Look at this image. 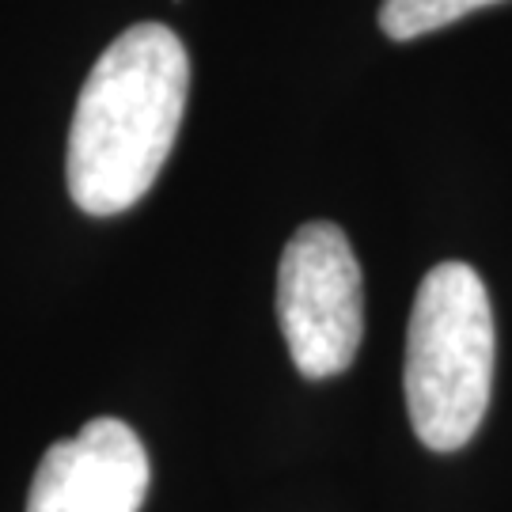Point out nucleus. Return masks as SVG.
<instances>
[{"label":"nucleus","mask_w":512,"mask_h":512,"mask_svg":"<svg viewBox=\"0 0 512 512\" xmlns=\"http://www.w3.org/2000/svg\"><path fill=\"white\" fill-rule=\"evenodd\" d=\"M501 0H384L380 4V31L395 42L433 35L440 27L471 16L478 8H490Z\"/></svg>","instance_id":"obj_5"},{"label":"nucleus","mask_w":512,"mask_h":512,"mask_svg":"<svg viewBox=\"0 0 512 512\" xmlns=\"http://www.w3.org/2000/svg\"><path fill=\"white\" fill-rule=\"evenodd\" d=\"M190 57L164 23H137L110 42L76 99L65 179L88 217H118L160 179L183 126Z\"/></svg>","instance_id":"obj_1"},{"label":"nucleus","mask_w":512,"mask_h":512,"mask_svg":"<svg viewBox=\"0 0 512 512\" xmlns=\"http://www.w3.org/2000/svg\"><path fill=\"white\" fill-rule=\"evenodd\" d=\"M494 308L467 262L421 277L406 330V410L425 448L456 452L478 433L494 391Z\"/></svg>","instance_id":"obj_2"},{"label":"nucleus","mask_w":512,"mask_h":512,"mask_svg":"<svg viewBox=\"0 0 512 512\" xmlns=\"http://www.w3.org/2000/svg\"><path fill=\"white\" fill-rule=\"evenodd\" d=\"M148 482L152 467L141 437L126 421L95 418L42 456L27 512H137Z\"/></svg>","instance_id":"obj_4"},{"label":"nucleus","mask_w":512,"mask_h":512,"mask_svg":"<svg viewBox=\"0 0 512 512\" xmlns=\"http://www.w3.org/2000/svg\"><path fill=\"white\" fill-rule=\"evenodd\" d=\"M277 319L300 376L327 380L353 365L365 338V285L338 224L311 220L289 239L277 266Z\"/></svg>","instance_id":"obj_3"}]
</instances>
